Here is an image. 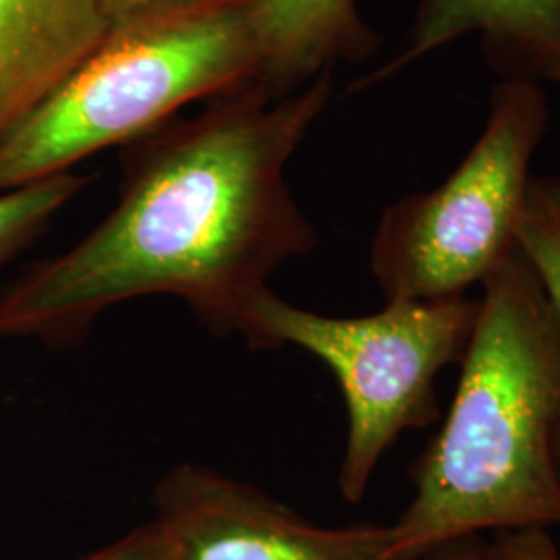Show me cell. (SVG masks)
I'll list each match as a JSON object with an SVG mask.
<instances>
[{
    "mask_svg": "<svg viewBox=\"0 0 560 560\" xmlns=\"http://www.w3.org/2000/svg\"><path fill=\"white\" fill-rule=\"evenodd\" d=\"M180 2H194V0H101L102 11H104V18L108 25H115L119 21L143 13V11H150V9L180 4Z\"/></svg>",
    "mask_w": 560,
    "mask_h": 560,
    "instance_id": "9a60e30c",
    "label": "cell"
},
{
    "mask_svg": "<svg viewBox=\"0 0 560 560\" xmlns=\"http://www.w3.org/2000/svg\"><path fill=\"white\" fill-rule=\"evenodd\" d=\"M467 36L483 38L502 78L520 75L527 62L560 50V0H420L399 55L353 90L378 85Z\"/></svg>",
    "mask_w": 560,
    "mask_h": 560,
    "instance_id": "ba28073f",
    "label": "cell"
},
{
    "mask_svg": "<svg viewBox=\"0 0 560 560\" xmlns=\"http://www.w3.org/2000/svg\"><path fill=\"white\" fill-rule=\"evenodd\" d=\"M418 560H497V557L492 540L486 536H465L432 548Z\"/></svg>",
    "mask_w": 560,
    "mask_h": 560,
    "instance_id": "5bb4252c",
    "label": "cell"
},
{
    "mask_svg": "<svg viewBox=\"0 0 560 560\" xmlns=\"http://www.w3.org/2000/svg\"><path fill=\"white\" fill-rule=\"evenodd\" d=\"M550 106L540 81L504 75L480 138L439 187L382 212L370 268L386 301L444 300L481 284L517 249L532 162Z\"/></svg>",
    "mask_w": 560,
    "mask_h": 560,
    "instance_id": "5b68a950",
    "label": "cell"
},
{
    "mask_svg": "<svg viewBox=\"0 0 560 560\" xmlns=\"http://www.w3.org/2000/svg\"><path fill=\"white\" fill-rule=\"evenodd\" d=\"M106 30L101 0H0V141L96 48Z\"/></svg>",
    "mask_w": 560,
    "mask_h": 560,
    "instance_id": "52a82bcc",
    "label": "cell"
},
{
    "mask_svg": "<svg viewBox=\"0 0 560 560\" xmlns=\"http://www.w3.org/2000/svg\"><path fill=\"white\" fill-rule=\"evenodd\" d=\"M254 0H194L115 25L50 96L0 141V191L71 173L200 98L260 80Z\"/></svg>",
    "mask_w": 560,
    "mask_h": 560,
    "instance_id": "3957f363",
    "label": "cell"
},
{
    "mask_svg": "<svg viewBox=\"0 0 560 560\" xmlns=\"http://www.w3.org/2000/svg\"><path fill=\"white\" fill-rule=\"evenodd\" d=\"M330 96L332 71L282 96L254 80L122 145L115 208L0 293V339L73 347L110 307L152 295L240 337L270 277L318 245L284 171Z\"/></svg>",
    "mask_w": 560,
    "mask_h": 560,
    "instance_id": "6da1fadb",
    "label": "cell"
},
{
    "mask_svg": "<svg viewBox=\"0 0 560 560\" xmlns=\"http://www.w3.org/2000/svg\"><path fill=\"white\" fill-rule=\"evenodd\" d=\"M175 560H390L388 525L322 527L260 488L180 463L154 490Z\"/></svg>",
    "mask_w": 560,
    "mask_h": 560,
    "instance_id": "8992f818",
    "label": "cell"
},
{
    "mask_svg": "<svg viewBox=\"0 0 560 560\" xmlns=\"http://www.w3.org/2000/svg\"><path fill=\"white\" fill-rule=\"evenodd\" d=\"M80 560H175V548L161 523L152 520Z\"/></svg>",
    "mask_w": 560,
    "mask_h": 560,
    "instance_id": "7c38bea8",
    "label": "cell"
},
{
    "mask_svg": "<svg viewBox=\"0 0 560 560\" xmlns=\"http://www.w3.org/2000/svg\"><path fill=\"white\" fill-rule=\"evenodd\" d=\"M520 78H529L536 81H550L560 88V50L541 55L538 59L525 65Z\"/></svg>",
    "mask_w": 560,
    "mask_h": 560,
    "instance_id": "2e32d148",
    "label": "cell"
},
{
    "mask_svg": "<svg viewBox=\"0 0 560 560\" xmlns=\"http://www.w3.org/2000/svg\"><path fill=\"white\" fill-rule=\"evenodd\" d=\"M481 289L455 399L413 463V499L388 525L390 560L560 525L559 316L520 245Z\"/></svg>",
    "mask_w": 560,
    "mask_h": 560,
    "instance_id": "7a4b0ae2",
    "label": "cell"
},
{
    "mask_svg": "<svg viewBox=\"0 0 560 560\" xmlns=\"http://www.w3.org/2000/svg\"><path fill=\"white\" fill-rule=\"evenodd\" d=\"M254 20L260 81L280 96L330 73L340 60L368 59L378 46L358 0H254Z\"/></svg>",
    "mask_w": 560,
    "mask_h": 560,
    "instance_id": "9c48e42d",
    "label": "cell"
},
{
    "mask_svg": "<svg viewBox=\"0 0 560 560\" xmlns=\"http://www.w3.org/2000/svg\"><path fill=\"white\" fill-rule=\"evenodd\" d=\"M497 560H560L557 541L546 527H523L494 534Z\"/></svg>",
    "mask_w": 560,
    "mask_h": 560,
    "instance_id": "4fadbf2b",
    "label": "cell"
},
{
    "mask_svg": "<svg viewBox=\"0 0 560 560\" xmlns=\"http://www.w3.org/2000/svg\"><path fill=\"white\" fill-rule=\"evenodd\" d=\"M88 177L71 171L0 191V268L38 240L50 221L88 185Z\"/></svg>",
    "mask_w": 560,
    "mask_h": 560,
    "instance_id": "30bf717a",
    "label": "cell"
},
{
    "mask_svg": "<svg viewBox=\"0 0 560 560\" xmlns=\"http://www.w3.org/2000/svg\"><path fill=\"white\" fill-rule=\"evenodd\" d=\"M478 312L480 300L459 295L386 301L376 314L337 318L268 287L252 301L240 337L254 351L300 347L337 376L349 418L339 490L355 504L400 434L439 420L436 376L463 360Z\"/></svg>",
    "mask_w": 560,
    "mask_h": 560,
    "instance_id": "277c9868",
    "label": "cell"
},
{
    "mask_svg": "<svg viewBox=\"0 0 560 560\" xmlns=\"http://www.w3.org/2000/svg\"><path fill=\"white\" fill-rule=\"evenodd\" d=\"M517 245L560 320V175L532 179L517 224Z\"/></svg>",
    "mask_w": 560,
    "mask_h": 560,
    "instance_id": "8fae6325",
    "label": "cell"
}]
</instances>
